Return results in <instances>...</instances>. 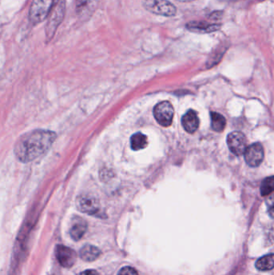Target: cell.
Wrapping results in <instances>:
<instances>
[{
  "instance_id": "obj_1",
  "label": "cell",
  "mask_w": 274,
  "mask_h": 275,
  "mask_svg": "<svg viewBox=\"0 0 274 275\" xmlns=\"http://www.w3.org/2000/svg\"><path fill=\"white\" fill-rule=\"evenodd\" d=\"M57 133L49 129H34L19 138L15 145V156L28 164L45 156L57 140Z\"/></svg>"
},
{
  "instance_id": "obj_2",
  "label": "cell",
  "mask_w": 274,
  "mask_h": 275,
  "mask_svg": "<svg viewBox=\"0 0 274 275\" xmlns=\"http://www.w3.org/2000/svg\"><path fill=\"white\" fill-rule=\"evenodd\" d=\"M142 4L146 11L160 17H175L177 13L175 5L168 0H142Z\"/></svg>"
},
{
  "instance_id": "obj_3",
  "label": "cell",
  "mask_w": 274,
  "mask_h": 275,
  "mask_svg": "<svg viewBox=\"0 0 274 275\" xmlns=\"http://www.w3.org/2000/svg\"><path fill=\"white\" fill-rule=\"evenodd\" d=\"M65 13V0H58L53 5L51 12L49 13V20L46 26V34L49 39H51L55 34L57 28L63 21Z\"/></svg>"
},
{
  "instance_id": "obj_4",
  "label": "cell",
  "mask_w": 274,
  "mask_h": 275,
  "mask_svg": "<svg viewBox=\"0 0 274 275\" xmlns=\"http://www.w3.org/2000/svg\"><path fill=\"white\" fill-rule=\"evenodd\" d=\"M53 3L54 0H33L29 11L31 22L37 25L45 21L53 9Z\"/></svg>"
},
{
  "instance_id": "obj_5",
  "label": "cell",
  "mask_w": 274,
  "mask_h": 275,
  "mask_svg": "<svg viewBox=\"0 0 274 275\" xmlns=\"http://www.w3.org/2000/svg\"><path fill=\"white\" fill-rule=\"evenodd\" d=\"M154 116L156 121L163 126H169L172 123L174 108L169 101H162L154 108Z\"/></svg>"
},
{
  "instance_id": "obj_6",
  "label": "cell",
  "mask_w": 274,
  "mask_h": 275,
  "mask_svg": "<svg viewBox=\"0 0 274 275\" xmlns=\"http://www.w3.org/2000/svg\"><path fill=\"white\" fill-rule=\"evenodd\" d=\"M76 204L78 210L90 216L98 215L101 209L98 200L94 196L90 195L78 196L76 200Z\"/></svg>"
},
{
  "instance_id": "obj_7",
  "label": "cell",
  "mask_w": 274,
  "mask_h": 275,
  "mask_svg": "<svg viewBox=\"0 0 274 275\" xmlns=\"http://www.w3.org/2000/svg\"><path fill=\"white\" fill-rule=\"evenodd\" d=\"M227 144L231 153L240 156L244 154L247 146V139L244 133L239 131L231 132L228 134Z\"/></svg>"
},
{
  "instance_id": "obj_8",
  "label": "cell",
  "mask_w": 274,
  "mask_h": 275,
  "mask_svg": "<svg viewBox=\"0 0 274 275\" xmlns=\"http://www.w3.org/2000/svg\"><path fill=\"white\" fill-rule=\"evenodd\" d=\"M244 155L248 165L252 168H256L264 160V149L261 144H253L247 148Z\"/></svg>"
},
{
  "instance_id": "obj_9",
  "label": "cell",
  "mask_w": 274,
  "mask_h": 275,
  "mask_svg": "<svg viewBox=\"0 0 274 275\" xmlns=\"http://www.w3.org/2000/svg\"><path fill=\"white\" fill-rule=\"evenodd\" d=\"M221 24L206 22V21H191L186 25V29L191 33L207 34L215 33L221 29Z\"/></svg>"
},
{
  "instance_id": "obj_10",
  "label": "cell",
  "mask_w": 274,
  "mask_h": 275,
  "mask_svg": "<svg viewBox=\"0 0 274 275\" xmlns=\"http://www.w3.org/2000/svg\"><path fill=\"white\" fill-rule=\"evenodd\" d=\"M56 255L61 265L66 268L73 266L77 260L75 251L65 245H58L56 248Z\"/></svg>"
},
{
  "instance_id": "obj_11",
  "label": "cell",
  "mask_w": 274,
  "mask_h": 275,
  "mask_svg": "<svg viewBox=\"0 0 274 275\" xmlns=\"http://www.w3.org/2000/svg\"><path fill=\"white\" fill-rule=\"evenodd\" d=\"M87 222L86 220L80 217H75L72 221L69 233L72 238L75 241H79L82 238L87 230Z\"/></svg>"
},
{
  "instance_id": "obj_12",
  "label": "cell",
  "mask_w": 274,
  "mask_h": 275,
  "mask_svg": "<svg viewBox=\"0 0 274 275\" xmlns=\"http://www.w3.org/2000/svg\"><path fill=\"white\" fill-rule=\"evenodd\" d=\"M182 125L186 131L188 133H195L199 128V120L197 113L191 109L185 113L182 118Z\"/></svg>"
},
{
  "instance_id": "obj_13",
  "label": "cell",
  "mask_w": 274,
  "mask_h": 275,
  "mask_svg": "<svg viewBox=\"0 0 274 275\" xmlns=\"http://www.w3.org/2000/svg\"><path fill=\"white\" fill-rule=\"evenodd\" d=\"M100 254H101V250L98 247L91 245L84 246L80 251V256L82 260L86 261H95L96 259L99 257Z\"/></svg>"
},
{
  "instance_id": "obj_14",
  "label": "cell",
  "mask_w": 274,
  "mask_h": 275,
  "mask_svg": "<svg viewBox=\"0 0 274 275\" xmlns=\"http://www.w3.org/2000/svg\"><path fill=\"white\" fill-rule=\"evenodd\" d=\"M130 144H131V148L133 150H142V149H144L147 145V138L140 132L134 133L130 139Z\"/></svg>"
},
{
  "instance_id": "obj_15",
  "label": "cell",
  "mask_w": 274,
  "mask_h": 275,
  "mask_svg": "<svg viewBox=\"0 0 274 275\" xmlns=\"http://www.w3.org/2000/svg\"><path fill=\"white\" fill-rule=\"evenodd\" d=\"M211 128L216 132L223 131L226 126V120L223 115L216 112L211 113Z\"/></svg>"
},
{
  "instance_id": "obj_16",
  "label": "cell",
  "mask_w": 274,
  "mask_h": 275,
  "mask_svg": "<svg viewBox=\"0 0 274 275\" xmlns=\"http://www.w3.org/2000/svg\"><path fill=\"white\" fill-rule=\"evenodd\" d=\"M273 254L265 255L264 257L258 259L256 262V268L258 270H271L273 268Z\"/></svg>"
},
{
  "instance_id": "obj_17",
  "label": "cell",
  "mask_w": 274,
  "mask_h": 275,
  "mask_svg": "<svg viewBox=\"0 0 274 275\" xmlns=\"http://www.w3.org/2000/svg\"><path fill=\"white\" fill-rule=\"evenodd\" d=\"M274 180L272 176H270L262 182L260 185V194L261 196H266L272 193L273 191Z\"/></svg>"
},
{
  "instance_id": "obj_18",
  "label": "cell",
  "mask_w": 274,
  "mask_h": 275,
  "mask_svg": "<svg viewBox=\"0 0 274 275\" xmlns=\"http://www.w3.org/2000/svg\"><path fill=\"white\" fill-rule=\"evenodd\" d=\"M97 0H77V9L79 12L90 9V7L94 6Z\"/></svg>"
},
{
  "instance_id": "obj_19",
  "label": "cell",
  "mask_w": 274,
  "mask_h": 275,
  "mask_svg": "<svg viewBox=\"0 0 274 275\" xmlns=\"http://www.w3.org/2000/svg\"><path fill=\"white\" fill-rule=\"evenodd\" d=\"M118 275H138V273L133 267L125 266L119 270Z\"/></svg>"
},
{
  "instance_id": "obj_20",
  "label": "cell",
  "mask_w": 274,
  "mask_h": 275,
  "mask_svg": "<svg viewBox=\"0 0 274 275\" xmlns=\"http://www.w3.org/2000/svg\"><path fill=\"white\" fill-rule=\"evenodd\" d=\"M81 275H100L98 273V271L94 270V269H87V270L84 271L81 273Z\"/></svg>"
},
{
  "instance_id": "obj_21",
  "label": "cell",
  "mask_w": 274,
  "mask_h": 275,
  "mask_svg": "<svg viewBox=\"0 0 274 275\" xmlns=\"http://www.w3.org/2000/svg\"><path fill=\"white\" fill-rule=\"evenodd\" d=\"M177 1H179V2L181 3H190L193 2V1H195V0H177Z\"/></svg>"
},
{
  "instance_id": "obj_22",
  "label": "cell",
  "mask_w": 274,
  "mask_h": 275,
  "mask_svg": "<svg viewBox=\"0 0 274 275\" xmlns=\"http://www.w3.org/2000/svg\"><path fill=\"white\" fill-rule=\"evenodd\" d=\"M260 1H264V0H260Z\"/></svg>"
}]
</instances>
